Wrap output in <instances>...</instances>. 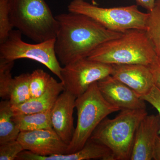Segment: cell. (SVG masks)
Wrapping results in <instances>:
<instances>
[{
    "mask_svg": "<svg viewBox=\"0 0 160 160\" xmlns=\"http://www.w3.org/2000/svg\"><path fill=\"white\" fill-rule=\"evenodd\" d=\"M25 150L18 140L0 145V160H14Z\"/></svg>",
    "mask_w": 160,
    "mask_h": 160,
    "instance_id": "obj_23",
    "label": "cell"
},
{
    "mask_svg": "<svg viewBox=\"0 0 160 160\" xmlns=\"http://www.w3.org/2000/svg\"><path fill=\"white\" fill-rule=\"evenodd\" d=\"M14 113L9 100L0 102V145L18 139L21 131L12 118Z\"/></svg>",
    "mask_w": 160,
    "mask_h": 160,
    "instance_id": "obj_17",
    "label": "cell"
},
{
    "mask_svg": "<svg viewBox=\"0 0 160 160\" xmlns=\"http://www.w3.org/2000/svg\"><path fill=\"white\" fill-rule=\"evenodd\" d=\"M155 7L160 9V0H156Z\"/></svg>",
    "mask_w": 160,
    "mask_h": 160,
    "instance_id": "obj_28",
    "label": "cell"
},
{
    "mask_svg": "<svg viewBox=\"0 0 160 160\" xmlns=\"http://www.w3.org/2000/svg\"><path fill=\"white\" fill-rule=\"evenodd\" d=\"M50 111L51 110L28 114L14 113L12 119L21 132L53 129Z\"/></svg>",
    "mask_w": 160,
    "mask_h": 160,
    "instance_id": "obj_16",
    "label": "cell"
},
{
    "mask_svg": "<svg viewBox=\"0 0 160 160\" xmlns=\"http://www.w3.org/2000/svg\"><path fill=\"white\" fill-rule=\"evenodd\" d=\"M35 160H113L111 150L105 145L89 139L85 146L78 151L66 154L42 156L35 155Z\"/></svg>",
    "mask_w": 160,
    "mask_h": 160,
    "instance_id": "obj_15",
    "label": "cell"
},
{
    "mask_svg": "<svg viewBox=\"0 0 160 160\" xmlns=\"http://www.w3.org/2000/svg\"><path fill=\"white\" fill-rule=\"evenodd\" d=\"M97 84L104 98L120 110L146 109L145 101L131 88L112 76L100 80Z\"/></svg>",
    "mask_w": 160,
    "mask_h": 160,
    "instance_id": "obj_10",
    "label": "cell"
},
{
    "mask_svg": "<svg viewBox=\"0 0 160 160\" xmlns=\"http://www.w3.org/2000/svg\"><path fill=\"white\" fill-rule=\"evenodd\" d=\"M138 6L142 7L148 12L152 11L155 6L156 0H135Z\"/></svg>",
    "mask_w": 160,
    "mask_h": 160,
    "instance_id": "obj_26",
    "label": "cell"
},
{
    "mask_svg": "<svg viewBox=\"0 0 160 160\" xmlns=\"http://www.w3.org/2000/svg\"><path fill=\"white\" fill-rule=\"evenodd\" d=\"M51 78L50 75L41 69H36L30 73L29 88L31 98H37L44 93Z\"/></svg>",
    "mask_w": 160,
    "mask_h": 160,
    "instance_id": "obj_21",
    "label": "cell"
},
{
    "mask_svg": "<svg viewBox=\"0 0 160 160\" xmlns=\"http://www.w3.org/2000/svg\"><path fill=\"white\" fill-rule=\"evenodd\" d=\"M148 12L149 16L145 31L157 56L160 58V9L155 6L152 11Z\"/></svg>",
    "mask_w": 160,
    "mask_h": 160,
    "instance_id": "obj_19",
    "label": "cell"
},
{
    "mask_svg": "<svg viewBox=\"0 0 160 160\" xmlns=\"http://www.w3.org/2000/svg\"><path fill=\"white\" fill-rule=\"evenodd\" d=\"M160 129L159 115H147L136 132L130 160L153 159L157 138Z\"/></svg>",
    "mask_w": 160,
    "mask_h": 160,
    "instance_id": "obj_11",
    "label": "cell"
},
{
    "mask_svg": "<svg viewBox=\"0 0 160 160\" xmlns=\"http://www.w3.org/2000/svg\"><path fill=\"white\" fill-rule=\"evenodd\" d=\"M147 115L146 109L121 110L114 118L104 119L89 139L107 146L113 160H130L136 132Z\"/></svg>",
    "mask_w": 160,
    "mask_h": 160,
    "instance_id": "obj_3",
    "label": "cell"
},
{
    "mask_svg": "<svg viewBox=\"0 0 160 160\" xmlns=\"http://www.w3.org/2000/svg\"><path fill=\"white\" fill-rule=\"evenodd\" d=\"M149 66L153 75L155 85L160 88V58L157 57Z\"/></svg>",
    "mask_w": 160,
    "mask_h": 160,
    "instance_id": "obj_25",
    "label": "cell"
},
{
    "mask_svg": "<svg viewBox=\"0 0 160 160\" xmlns=\"http://www.w3.org/2000/svg\"><path fill=\"white\" fill-rule=\"evenodd\" d=\"M58 29L55 51L64 66L87 58L103 43L123 33L107 29L91 18L70 12L55 16Z\"/></svg>",
    "mask_w": 160,
    "mask_h": 160,
    "instance_id": "obj_1",
    "label": "cell"
},
{
    "mask_svg": "<svg viewBox=\"0 0 160 160\" xmlns=\"http://www.w3.org/2000/svg\"><path fill=\"white\" fill-rule=\"evenodd\" d=\"M13 28L9 16L8 0H0V44L6 40Z\"/></svg>",
    "mask_w": 160,
    "mask_h": 160,
    "instance_id": "obj_22",
    "label": "cell"
},
{
    "mask_svg": "<svg viewBox=\"0 0 160 160\" xmlns=\"http://www.w3.org/2000/svg\"><path fill=\"white\" fill-rule=\"evenodd\" d=\"M68 9L91 18L107 29L122 33L132 29L145 30L149 16V12H142L137 5L103 8L85 0H72Z\"/></svg>",
    "mask_w": 160,
    "mask_h": 160,
    "instance_id": "obj_6",
    "label": "cell"
},
{
    "mask_svg": "<svg viewBox=\"0 0 160 160\" xmlns=\"http://www.w3.org/2000/svg\"><path fill=\"white\" fill-rule=\"evenodd\" d=\"M141 98L148 102L158 110L160 117V88L154 85L148 93L142 97ZM160 136V129L159 132Z\"/></svg>",
    "mask_w": 160,
    "mask_h": 160,
    "instance_id": "obj_24",
    "label": "cell"
},
{
    "mask_svg": "<svg viewBox=\"0 0 160 160\" xmlns=\"http://www.w3.org/2000/svg\"><path fill=\"white\" fill-rule=\"evenodd\" d=\"M30 73H22L13 78L9 101L12 105L22 104L31 98L29 82Z\"/></svg>",
    "mask_w": 160,
    "mask_h": 160,
    "instance_id": "obj_18",
    "label": "cell"
},
{
    "mask_svg": "<svg viewBox=\"0 0 160 160\" xmlns=\"http://www.w3.org/2000/svg\"><path fill=\"white\" fill-rule=\"evenodd\" d=\"M22 32L12 30L6 40L0 44V58L9 61L29 59L46 66L61 79L62 68L55 51V38L36 44H29L22 38Z\"/></svg>",
    "mask_w": 160,
    "mask_h": 160,
    "instance_id": "obj_7",
    "label": "cell"
},
{
    "mask_svg": "<svg viewBox=\"0 0 160 160\" xmlns=\"http://www.w3.org/2000/svg\"><path fill=\"white\" fill-rule=\"evenodd\" d=\"M112 72V65L84 58L64 66L60 81L65 90L77 98L92 84L111 75Z\"/></svg>",
    "mask_w": 160,
    "mask_h": 160,
    "instance_id": "obj_8",
    "label": "cell"
},
{
    "mask_svg": "<svg viewBox=\"0 0 160 160\" xmlns=\"http://www.w3.org/2000/svg\"><path fill=\"white\" fill-rule=\"evenodd\" d=\"M112 66L111 75L131 88L140 98L148 93L155 85L149 66L136 64Z\"/></svg>",
    "mask_w": 160,
    "mask_h": 160,
    "instance_id": "obj_13",
    "label": "cell"
},
{
    "mask_svg": "<svg viewBox=\"0 0 160 160\" xmlns=\"http://www.w3.org/2000/svg\"><path fill=\"white\" fill-rule=\"evenodd\" d=\"M17 140L25 150L42 156L67 154L68 145L53 129L21 132Z\"/></svg>",
    "mask_w": 160,
    "mask_h": 160,
    "instance_id": "obj_9",
    "label": "cell"
},
{
    "mask_svg": "<svg viewBox=\"0 0 160 160\" xmlns=\"http://www.w3.org/2000/svg\"><path fill=\"white\" fill-rule=\"evenodd\" d=\"M65 90L62 82L51 77L44 93L37 98H31L22 104L12 106L14 113L28 114L51 110L62 92Z\"/></svg>",
    "mask_w": 160,
    "mask_h": 160,
    "instance_id": "obj_14",
    "label": "cell"
},
{
    "mask_svg": "<svg viewBox=\"0 0 160 160\" xmlns=\"http://www.w3.org/2000/svg\"><path fill=\"white\" fill-rule=\"evenodd\" d=\"M13 28L37 43L55 38L58 23L45 0H8Z\"/></svg>",
    "mask_w": 160,
    "mask_h": 160,
    "instance_id": "obj_4",
    "label": "cell"
},
{
    "mask_svg": "<svg viewBox=\"0 0 160 160\" xmlns=\"http://www.w3.org/2000/svg\"><path fill=\"white\" fill-rule=\"evenodd\" d=\"M76 98L69 92L64 90L59 96L50 111L52 128L68 146L75 130L73 113Z\"/></svg>",
    "mask_w": 160,
    "mask_h": 160,
    "instance_id": "obj_12",
    "label": "cell"
},
{
    "mask_svg": "<svg viewBox=\"0 0 160 160\" xmlns=\"http://www.w3.org/2000/svg\"><path fill=\"white\" fill-rule=\"evenodd\" d=\"M75 108L77 110V125L68 146L67 154L82 149L96 128L107 116L121 110L104 98L97 82L92 84L86 92L77 98Z\"/></svg>",
    "mask_w": 160,
    "mask_h": 160,
    "instance_id": "obj_5",
    "label": "cell"
},
{
    "mask_svg": "<svg viewBox=\"0 0 160 160\" xmlns=\"http://www.w3.org/2000/svg\"><path fill=\"white\" fill-rule=\"evenodd\" d=\"M14 61L0 58V97L3 100H9L10 89L13 78L11 70Z\"/></svg>",
    "mask_w": 160,
    "mask_h": 160,
    "instance_id": "obj_20",
    "label": "cell"
},
{
    "mask_svg": "<svg viewBox=\"0 0 160 160\" xmlns=\"http://www.w3.org/2000/svg\"><path fill=\"white\" fill-rule=\"evenodd\" d=\"M157 57L145 30L132 29L103 43L87 58L108 65L138 64L149 66Z\"/></svg>",
    "mask_w": 160,
    "mask_h": 160,
    "instance_id": "obj_2",
    "label": "cell"
},
{
    "mask_svg": "<svg viewBox=\"0 0 160 160\" xmlns=\"http://www.w3.org/2000/svg\"><path fill=\"white\" fill-rule=\"evenodd\" d=\"M153 160H160V136L159 135L157 138L155 145Z\"/></svg>",
    "mask_w": 160,
    "mask_h": 160,
    "instance_id": "obj_27",
    "label": "cell"
}]
</instances>
